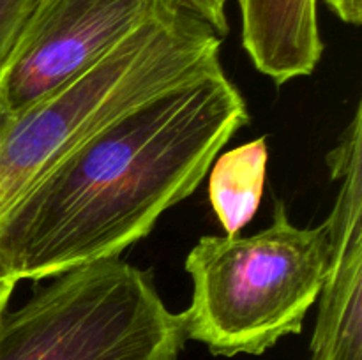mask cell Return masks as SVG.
Listing matches in <instances>:
<instances>
[{
	"label": "cell",
	"instance_id": "1",
	"mask_svg": "<svg viewBox=\"0 0 362 360\" xmlns=\"http://www.w3.org/2000/svg\"><path fill=\"white\" fill-rule=\"evenodd\" d=\"M247 122L246 101L223 66L113 116L11 208L0 224V275L41 281L120 258L198 189Z\"/></svg>",
	"mask_w": 362,
	"mask_h": 360
},
{
	"label": "cell",
	"instance_id": "2",
	"mask_svg": "<svg viewBox=\"0 0 362 360\" xmlns=\"http://www.w3.org/2000/svg\"><path fill=\"white\" fill-rule=\"evenodd\" d=\"M221 42L173 2L62 90L25 112H0V224L42 173L103 124L221 66Z\"/></svg>",
	"mask_w": 362,
	"mask_h": 360
},
{
	"label": "cell",
	"instance_id": "3",
	"mask_svg": "<svg viewBox=\"0 0 362 360\" xmlns=\"http://www.w3.org/2000/svg\"><path fill=\"white\" fill-rule=\"evenodd\" d=\"M327 224H292L274 201L269 228L250 236H202L184 268L193 282L186 339L212 355H262L300 334L329 267Z\"/></svg>",
	"mask_w": 362,
	"mask_h": 360
},
{
	"label": "cell",
	"instance_id": "4",
	"mask_svg": "<svg viewBox=\"0 0 362 360\" xmlns=\"http://www.w3.org/2000/svg\"><path fill=\"white\" fill-rule=\"evenodd\" d=\"M182 313L120 258L71 268L0 318V360H179Z\"/></svg>",
	"mask_w": 362,
	"mask_h": 360
},
{
	"label": "cell",
	"instance_id": "5",
	"mask_svg": "<svg viewBox=\"0 0 362 360\" xmlns=\"http://www.w3.org/2000/svg\"><path fill=\"white\" fill-rule=\"evenodd\" d=\"M177 0H34L0 76V112H25L90 71Z\"/></svg>",
	"mask_w": 362,
	"mask_h": 360
},
{
	"label": "cell",
	"instance_id": "6",
	"mask_svg": "<svg viewBox=\"0 0 362 360\" xmlns=\"http://www.w3.org/2000/svg\"><path fill=\"white\" fill-rule=\"evenodd\" d=\"M339 184L329 232V267L311 337V360H362V106L329 152Z\"/></svg>",
	"mask_w": 362,
	"mask_h": 360
},
{
	"label": "cell",
	"instance_id": "7",
	"mask_svg": "<svg viewBox=\"0 0 362 360\" xmlns=\"http://www.w3.org/2000/svg\"><path fill=\"white\" fill-rule=\"evenodd\" d=\"M243 46L255 69L285 85L310 76L324 55L317 0H237Z\"/></svg>",
	"mask_w": 362,
	"mask_h": 360
},
{
	"label": "cell",
	"instance_id": "8",
	"mask_svg": "<svg viewBox=\"0 0 362 360\" xmlns=\"http://www.w3.org/2000/svg\"><path fill=\"white\" fill-rule=\"evenodd\" d=\"M269 147L264 136L225 152L212 162L209 200L226 235H239L264 196Z\"/></svg>",
	"mask_w": 362,
	"mask_h": 360
},
{
	"label": "cell",
	"instance_id": "9",
	"mask_svg": "<svg viewBox=\"0 0 362 360\" xmlns=\"http://www.w3.org/2000/svg\"><path fill=\"white\" fill-rule=\"evenodd\" d=\"M34 0H0V76L16 46Z\"/></svg>",
	"mask_w": 362,
	"mask_h": 360
},
{
	"label": "cell",
	"instance_id": "10",
	"mask_svg": "<svg viewBox=\"0 0 362 360\" xmlns=\"http://www.w3.org/2000/svg\"><path fill=\"white\" fill-rule=\"evenodd\" d=\"M179 6L189 11L204 23H207L219 37L228 34V18H226V4L228 0H177Z\"/></svg>",
	"mask_w": 362,
	"mask_h": 360
},
{
	"label": "cell",
	"instance_id": "11",
	"mask_svg": "<svg viewBox=\"0 0 362 360\" xmlns=\"http://www.w3.org/2000/svg\"><path fill=\"white\" fill-rule=\"evenodd\" d=\"M325 4L345 23L354 27L362 23V0H325Z\"/></svg>",
	"mask_w": 362,
	"mask_h": 360
},
{
	"label": "cell",
	"instance_id": "12",
	"mask_svg": "<svg viewBox=\"0 0 362 360\" xmlns=\"http://www.w3.org/2000/svg\"><path fill=\"white\" fill-rule=\"evenodd\" d=\"M16 284L18 281H14L13 277L0 275V318H2L4 313L7 311V306H9V300L11 296H13Z\"/></svg>",
	"mask_w": 362,
	"mask_h": 360
}]
</instances>
